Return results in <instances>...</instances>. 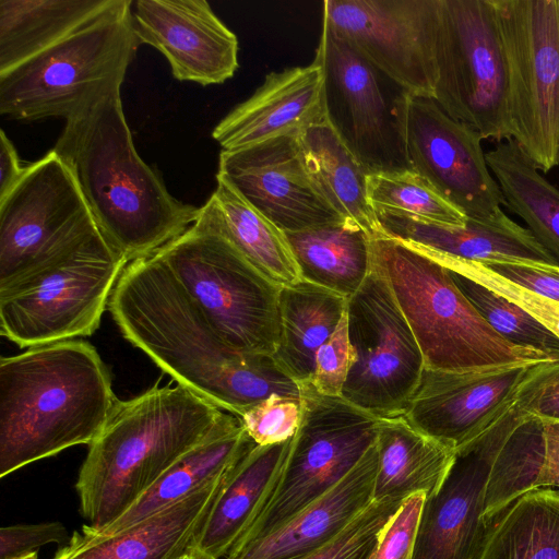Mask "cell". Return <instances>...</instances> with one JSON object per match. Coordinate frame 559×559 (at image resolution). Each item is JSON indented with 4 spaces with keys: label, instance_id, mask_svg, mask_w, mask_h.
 Listing matches in <instances>:
<instances>
[{
    "label": "cell",
    "instance_id": "cell-19",
    "mask_svg": "<svg viewBox=\"0 0 559 559\" xmlns=\"http://www.w3.org/2000/svg\"><path fill=\"white\" fill-rule=\"evenodd\" d=\"M535 365L473 371L425 368L401 416L456 451L478 438L512 402Z\"/></svg>",
    "mask_w": 559,
    "mask_h": 559
},
{
    "label": "cell",
    "instance_id": "cell-45",
    "mask_svg": "<svg viewBox=\"0 0 559 559\" xmlns=\"http://www.w3.org/2000/svg\"><path fill=\"white\" fill-rule=\"evenodd\" d=\"M542 421L545 438L542 489L559 490V421L548 419H542Z\"/></svg>",
    "mask_w": 559,
    "mask_h": 559
},
{
    "label": "cell",
    "instance_id": "cell-21",
    "mask_svg": "<svg viewBox=\"0 0 559 559\" xmlns=\"http://www.w3.org/2000/svg\"><path fill=\"white\" fill-rule=\"evenodd\" d=\"M324 121V74L314 58L305 67L270 72L249 98L216 124L212 136L224 151H234L281 136H300Z\"/></svg>",
    "mask_w": 559,
    "mask_h": 559
},
{
    "label": "cell",
    "instance_id": "cell-41",
    "mask_svg": "<svg viewBox=\"0 0 559 559\" xmlns=\"http://www.w3.org/2000/svg\"><path fill=\"white\" fill-rule=\"evenodd\" d=\"M426 495L406 498L381 531L369 559H413L417 525Z\"/></svg>",
    "mask_w": 559,
    "mask_h": 559
},
{
    "label": "cell",
    "instance_id": "cell-2",
    "mask_svg": "<svg viewBox=\"0 0 559 559\" xmlns=\"http://www.w3.org/2000/svg\"><path fill=\"white\" fill-rule=\"evenodd\" d=\"M120 90L67 119L52 151L71 170L104 238L132 262L188 230L200 207L174 198L158 173L140 157Z\"/></svg>",
    "mask_w": 559,
    "mask_h": 559
},
{
    "label": "cell",
    "instance_id": "cell-20",
    "mask_svg": "<svg viewBox=\"0 0 559 559\" xmlns=\"http://www.w3.org/2000/svg\"><path fill=\"white\" fill-rule=\"evenodd\" d=\"M131 11L140 44L164 55L177 80L206 86L237 71L238 38L205 0H138Z\"/></svg>",
    "mask_w": 559,
    "mask_h": 559
},
{
    "label": "cell",
    "instance_id": "cell-46",
    "mask_svg": "<svg viewBox=\"0 0 559 559\" xmlns=\"http://www.w3.org/2000/svg\"><path fill=\"white\" fill-rule=\"evenodd\" d=\"M534 413L542 419L559 421V376L546 386L535 404Z\"/></svg>",
    "mask_w": 559,
    "mask_h": 559
},
{
    "label": "cell",
    "instance_id": "cell-23",
    "mask_svg": "<svg viewBox=\"0 0 559 559\" xmlns=\"http://www.w3.org/2000/svg\"><path fill=\"white\" fill-rule=\"evenodd\" d=\"M384 235L480 263L513 262L559 266L527 229L500 209L489 217L467 218L462 226L417 219L407 215L374 212Z\"/></svg>",
    "mask_w": 559,
    "mask_h": 559
},
{
    "label": "cell",
    "instance_id": "cell-31",
    "mask_svg": "<svg viewBox=\"0 0 559 559\" xmlns=\"http://www.w3.org/2000/svg\"><path fill=\"white\" fill-rule=\"evenodd\" d=\"M284 234L304 281L348 298L371 271V237L353 221Z\"/></svg>",
    "mask_w": 559,
    "mask_h": 559
},
{
    "label": "cell",
    "instance_id": "cell-11",
    "mask_svg": "<svg viewBox=\"0 0 559 559\" xmlns=\"http://www.w3.org/2000/svg\"><path fill=\"white\" fill-rule=\"evenodd\" d=\"M511 139L542 173L559 165V0H493Z\"/></svg>",
    "mask_w": 559,
    "mask_h": 559
},
{
    "label": "cell",
    "instance_id": "cell-17",
    "mask_svg": "<svg viewBox=\"0 0 559 559\" xmlns=\"http://www.w3.org/2000/svg\"><path fill=\"white\" fill-rule=\"evenodd\" d=\"M521 391L489 427L456 450L439 488L425 498L413 559H474L488 523L485 495L493 459L518 409Z\"/></svg>",
    "mask_w": 559,
    "mask_h": 559
},
{
    "label": "cell",
    "instance_id": "cell-4",
    "mask_svg": "<svg viewBox=\"0 0 559 559\" xmlns=\"http://www.w3.org/2000/svg\"><path fill=\"white\" fill-rule=\"evenodd\" d=\"M225 413L189 389L157 385L116 403L88 444L75 489L80 511L99 532L120 516L183 454L205 440Z\"/></svg>",
    "mask_w": 559,
    "mask_h": 559
},
{
    "label": "cell",
    "instance_id": "cell-18",
    "mask_svg": "<svg viewBox=\"0 0 559 559\" xmlns=\"http://www.w3.org/2000/svg\"><path fill=\"white\" fill-rule=\"evenodd\" d=\"M299 136H281L248 147L221 151L217 176L284 233L343 218L311 180Z\"/></svg>",
    "mask_w": 559,
    "mask_h": 559
},
{
    "label": "cell",
    "instance_id": "cell-40",
    "mask_svg": "<svg viewBox=\"0 0 559 559\" xmlns=\"http://www.w3.org/2000/svg\"><path fill=\"white\" fill-rule=\"evenodd\" d=\"M350 367L347 307L336 330L319 348L310 384L328 396H342Z\"/></svg>",
    "mask_w": 559,
    "mask_h": 559
},
{
    "label": "cell",
    "instance_id": "cell-44",
    "mask_svg": "<svg viewBox=\"0 0 559 559\" xmlns=\"http://www.w3.org/2000/svg\"><path fill=\"white\" fill-rule=\"evenodd\" d=\"M16 148L3 130H0V200L8 195L27 171Z\"/></svg>",
    "mask_w": 559,
    "mask_h": 559
},
{
    "label": "cell",
    "instance_id": "cell-43",
    "mask_svg": "<svg viewBox=\"0 0 559 559\" xmlns=\"http://www.w3.org/2000/svg\"><path fill=\"white\" fill-rule=\"evenodd\" d=\"M507 280L544 297L559 301V275L547 264L513 262L483 263Z\"/></svg>",
    "mask_w": 559,
    "mask_h": 559
},
{
    "label": "cell",
    "instance_id": "cell-28",
    "mask_svg": "<svg viewBox=\"0 0 559 559\" xmlns=\"http://www.w3.org/2000/svg\"><path fill=\"white\" fill-rule=\"evenodd\" d=\"M378 472L373 500L433 493L451 468L456 451L409 425L403 416L379 418Z\"/></svg>",
    "mask_w": 559,
    "mask_h": 559
},
{
    "label": "cell",
    "instance_id": "cell-24",
    "mask_svg": "<svg viewBox=\"0 0 559 559\" xmlns=\"http://www.w3.org/2000/svg\"><path fill=\"white\" fill-rule=\"evenodd\" d=\"M229 472L188 498L117 533L74 532L52 559H180L190 550Z\"/></svg>",
    "mask_w": 559,
    "mask_h": 559
},
{
    "label": "cell",
    "instance_id": "cell-29",
    "mask_svg": "<svg viewBox=\"0 0 559 559\" xmlns=\"http://www.w3.org/2000/svg\"><path fill=\"white\" fill-rule=\"evenodd\" d=\"M346 307V297L304 280L281 288L280 341L272 356L299 385L310 382L317 352L336 330Z\"/></svg>",
    "mask_w": 559,
    "mask_h": 559
},
{
    "label": "cell",
    "instance_id": "cell-7",
    "mask_svg": "<svg viewBox=\"0 0 559 559\" xmlns=\"http://www.w3.org/2000/svg\"><path fill=\"white\" fill-rule=\"evenodd\" d=\"M156 253L225 343L242 353L274 354L282 286L229 240L197 219Z\"/></svg>",
    "mask_w": 559,
    "mask_h": 559
},
{
    "label": "cell",
    "instance_id": "cell-49",
    "mask_svg": "<svg viewBox=\"0 0 559 559\" xmlns=\"http://www.w3.org/2000/svg\"><path fill=\"white\" fill-rule=\"evenodd\" d=\"M550 271L555 272L556 274L559 275V266H556V265H548L547 266Z\"/></svg>",
    "mask_w": 559,
    "mask_h": 559
},
{
    "label": "cell",
    "instance_id": "cell-12",
    "mask_svg": "<svg viewBox=\"0 0 559 559\" xmlns=\"http://www.w3.org/2000/svg\"><path fill=\"white\" fill-rule=\"evenodd\" d=\"M314 58L324 74L326 122L365 171L412 169L404 142L409 93L324 22Z\"/></svg>",
    "mask_w": 559,
    "mask_h": 559
},
{
    "label": "cell",
    "instance_id": "cell-32",
    "mask_svg": "<svg viewBox=\"0 0 559 559\" xmlns=\"http://www.w3.org/2000/svg\"><path fill=\"white\" fill-rule=\"evenodd\" d=\"M306 169L316 188L343 218L358 224L371 238L383 234L367 199V173L324 121L299 138Z\"/></svg>",
    "mask_w": 559,
    "mask_h": 559
},
{
    "label": "cell",
    "instance_id": "cell-48",
    "mask_svg": "<svg viewBox=\"0 0 559 559\" xmlns=\"http://www.w3.org/2000/svg\"><path fill=\"white\" fill-rule=\"evenodd\" d=\"M15 559H38L37 551L26 554L24 556L17 557Z\"/></svg>",
    "mask_w": 559,
    "mask_h": 559
},
{
    "label": "cell",
    "instance_id": "cell-15",
    "mask_svg": "<svg viewBox=\"0 0 559 559\" xmlns=\"http://www.w3.org/2000/svg\"><path fill=\"white\" fill-rule=\"evenodd\" d=\"M440 0H325L322 22L413 95L433 96Z\"/></svg>",
    "mask_w": 559,
    "mask_h": 559
},
{
    "label": "cell",
    "instance_id": "cell-34",
    "mask_svg": "<svg viewBox=\"0 0 559 559\" xmlns=\"http://www.w3.org/2000/svg\"><path fill=\"white\" fill-rule=\"evenodd\" d=\"M504 205L519 215L536 240L559 262V189L550 183L512 139L486 154Z\"/></svg>",
    "mask_w": 559,
    "mask_h": 559
},
{
    "label": "cell",
    "instance_id": "cell-14",
    "mask_svg": "<svg viewBox=\"0 0 559 559\" xmlns=\"http://www.w3.org/2000/svg\"><path fill=\"white\" fill-rule=\"evenodd\" d=\"M99 233L71 170L51 150L0 200V288Z\"/></svg>",
    "mask_w": 559,
    "mask_h": 559
},
{
    "label": "cell",
    "instance_id": "cell-3",
    "mask_svg": "<svg viewBox=\"0 0 559 559\" xmlns=\"http://www.w3.org/2000/svg\"><path fill=\"white\" fill-rule=\"evenodd\" d=\"M118 399L96 348L67 340L0 359V477L90 444Z\"/></svg>",
    "mask_w": 559,
    "mask_h": 559
},
{
    "label": "cell",
    "instance_id": "cell-13",
    "mask_svg": "<svg viewBox=\"0 0 559 559\" xmlns=\"http://www.w3.org/2000/svg\"><path fill=\"white\" fill-rule=\"evenodd\" d=\"M350 367L342 396L377 418L401 416L419 384V345L381 270L347 298Z\"/></svg>",
    "mask_w": 559,
    "mask_h": 559
},
{
    "label": "cell",
    "instance_id": "cell-27",
    "mask_svg": "<svg viewBox=\"0 0 559 559\" xmlns=\"http://www.w3.org/2000/svg\"><path fill=\"white\" fill-rule=\"evenodd\" d=\"M200 207L198 221L229 240L265 277L280 286L301 281L284 231L249 204L224 178Z\"/></svg>",
    "mask_w": 559,
    "mask_h": 559
},
{
    "label": "cell",
    "instance_id": "cell-35",
    "mask_svg": "<svg viewBox=\"0 0 559 559\" xmlns=\"http://www.w3.org/2000/svg\"><path fill=\"white\" fill-rule=\"evenodd\" d=\"M367 199L374 212L399 213L456 226L467 219L413 169L367 175Z\"/></svg>",
    "mask_w": 559,
    "mask_h": 559
},
{
    "label": "cell",
    "instance_id": "cell-9",
    "mask_svg": "<svg viewBox=\"0 0 559 559\" xmlns=\"http://www.w3.org/2000/svg\"><path fill=\"white\" fill-rule=\"evenodd\" d=\"M433 99L483 140L511 139L508 66L493 0H440Z\"/></svg>",
    "mask_w": 559,
    "mask_h": 559
},
{
    "label": "cell",
    "instance_id": "cell-37",
    "mask_svg": "<svg viewBox=\"0 0 559 559\" xmlns=\"http://www.w3.org/2000/svg\"><path fill=\"white\" fill-rule=\"evenodd\" d=\"M419 247L450 271L464 275L512 301L559 338V301L531 292L480 262L466 261Z\"/></svg>",
    "mask_w": 559,
    "mask_h": 559
},
{
    "label": "cell",
    "instance_id": "cell-26",
    "mask_svg": "<svg viewBox=\"0 0 559 559\" xmlns=\"http://www.w3.org/2000/svg\"><path fill=\"white\" fill-rule=\"evenodd\" d=\"M254 444L240 417L225 413L205 440L183 454L120 516L91 533H117L188 498L229 472Z\"/></svg>",
    "mask_w": 559,
    "mask_h": 559
},
{
    "label": "cell",
    "instance_id": "cell-47",
    "mask_svg": "<svg viewBox=\"0 0 559 559\" xmlns=\"http://www.w3.org/2000/svg\"><path fill=\"white\" fill-rule=\"evenodd\" d=\"M180 559H209V558H205L192 550H189L188 552H186Z\"/></svg>",
    "mask_w": 559,
    "mask_h": 559
},
{
    "label": "cell",
    "instance_id": "cell-22",
    "mask_svg": "<svg viewBox=\"0 0 559 559\" xmlns=\"http://www.w3.org/2000/svg\"><path fill=\"white\" fill-rule=\"evenodd\" d=\"M379 454L374 442L334 487L271 534L235 548L226 559H299L340 535L373 500Z\"/></svg>",
    "mask_w": 559,
    "mask_h": 559
},
{
    "label": "cell",
    "instance_id": "cell-10",
    "mask_svg": "<svg viewBox=\"0 0 559 559\" xmlns=\"http://www.w3.org/2000/svg\"><path fill=\"white\" fill-rule=\"evenodd\" d=\"M302 418L276 489L230 549L264 537L340 483L376 442L379 418L301 384Z\"/></svg>",
    "mask_w": 559,
    "mask_h": 559
},
{
    "label": "cell",
    "instance_id": "cell-8",
    "mask_svg": "<svg viewBox=\"0 0 559 559\" xmlns=\"http://www.w3.org/2000/svg\"><path fill=\"white\" fill-rule=\"evenodd\" d=\"M127 264L99 233L21 275L0 288L1 335L21 348L92 335Z\"/></svg>",
    "mask_w": 559,
    "mask_h": 559
},
{
    "label": "cell",
    "instance_id": "cell-16",
    "mask_svg": "<svg viewBox=\"0 0 559 559\" xmlns=\"http://www.w3.org/2000/svg\"><path fill=\"white\" fill-rule=\"evenodd\" d=\"M481 136L449 116L432 96L409 94L404 142L411 168L466 218H485L504 205Z\"/></svg>",
    "mask_w": 559,
    "mask_h": 559
},
{
    "label": "cell",
    "instance_id": "cell-30",
    "mask_svg": "<svg viewBox=\"0 0 559 559\" xmlns=\"http://www.w3.org/2000/svg\"><path fill=\"white\" fill-rule=\"evenodd\" d=\"M119 0H0V73L46 50Z\"/></svg>",
    "mask_w": 559,
    "mask_h": 559
},
{
    "label": "cell",
    "instance_id": "cell-36",
    "mask_svg": "<svg viewBox=\"0 0 559 559\" xmlns=\"http://www.w3.org/2000/svg\"><path fill=\"white\" fill-rule=\"evenodd\" d=\"M450 273L461 292L503 338L559 360V338L534 317L484 285L459 273Z\"/></svg>",
    "mask_w": 559,
    "mask_h": 559
},
{
    "label": "cell",
    "instance_id": "cell-6",
    "mask_svg": "<svg viewBox=\"0 0 559 559\" xmlns=\"http://www.w3.org/2000/svg\"><path fill=\"white\" fill-rule=\"evenodd\" d=\"M131 7V0H119L57 44L0 73V114L19 120H67L121 88L141 45Z\"/></svg>",
    "mask_w": 559,
    "mask_h": 559
},
{
    "label": "cell",
    "instance_id": "cell-1",
    "mask_svg": "<svg viewBox=\"0 0 559 559\" xmlns=\"http://www.w3.org/2000/svg\"><path fill=\"white\" fill-rule=\"evenodd\" d=\"M108 308L126 340L222 411L240 417L272 394L301 395L272 355L225 343L156 252L126 265Z\"/></svg>",
    "mask_w": 559,
    "mask_h": 559
},
{
    "label": "cell",
    "instance_id": "cell-5",
    "mask_svg": "<svg viewBox=\"0 0 559 559\" xmlns=\"http://www.w3.org/2000/svg\"><path fill=\"white\" fill-rule=\"evenodd\" d=\"M371 253L414 333L425 368L473 371L552 360L496 332L450 271L419 246L382 234L371 238Z\"/></svg>",
    "mask_w": 559,
    "mask_h": 559
},
{
    "label": "cell",
    "instance_id": "cell-39",
    "mask_svg": "<svg viewBox=\"0 0 559 559\" xmlns=\"http://www.w3.org/2000/svg\"><path fill=\"white\" fill-rule=\"evenodd\" d=\"M302 411L301 395L272 394L246 411L240 419L257 444L267 445L292 439L299 428Z\"/></svg>",
    "mask_w": 559,
    "mask_h": 559
},
{
    "label": "cell",
    "instance_id": "cell-33",
    "mask_svg": "<svg viewBox=\"0 0 559 559\" xmlns=\"http://www.w3.org/2000/svg\"><path fill=\"white\" fill-rule=\"evenodd\" d=\"M474 559H559V490L530 491L500 511Z\"/></svg>",
    "mask_w": 559,
    "mask_h": 559
},
{
    "label": "cell",
    "instance_id": "cell-38",
    "mask_svg": "<svg viewBox=\"0 0 559 559\" xmlns=\"http://www.w3.org/2000/svg\"><path fill=\"white\" fill-rule=\"evenodd\" d=\"M403 500L372 502L333 540L299 559H369L379 535Z\"/></svg>",
    "mask_w": 559,
    "mask_h": 559
},
{
    "label": "cell",
    "instance_id": "cell-42",
    "mask_svg": "<svg viewBox=\"0 0 559 559\" xmlns=\"http://www.w3.org/2000/svg\"><path fill=\"white\" fill-rule=\"evenodd\" d=\"M70 540L67 528L60 522L14 524L0 530V559H15L37 548L56 543L66 545Z\"/></svg>",
    "mask_w": 559,
    "mask_h": 559
},
{
    "label": "cell",
    "instance_id": "cell-25",
    "mask_svg": "<svg viewBox=\"0 0 559 559\" xmlns=\"http://www.w3.org/2000/svg\"><path fill=\"white\" fill-rule=\"evenodd\" d=\"M293 439L254 444L235 464L190 550L209 559L228 555L272 498Z\"/></svg>",
    "mask_w": 559,
    "mask_h": 559
}]
</instances>
